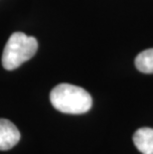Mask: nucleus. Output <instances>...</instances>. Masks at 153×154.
I'll return each instance as SVG.
<instances>
[{"label":"nucleus","instance_id":"obj_1","mask_svg":"<svg viewBox=\"0 0 153 154\" xmlns=\"http://www.w3.org/2000/svg\"><path fill=\"white\" fill-rule=\"evenodd\" d=\"M51 103L63 113L82 114L87 112L93 106L90 94L83 88L71 84H60L50 93Z\"/></svg>","mask_w":153,"mask_h":154},{"label":"nucleus","instance_id":"obj_2","mask_svg":"<svg viewBox=\"0 0 153 154\" xmlns=\"http://www.w3.org/2000/svg\"><path fill=\"white\" fill-rule=\"evenodd\" d=\"M38 50L36 38L27 36L22 32H15L6 43L3 50L1 62L5 70H15L34 57Z\"/></svg>","mask_w":153,"mask_h":154},{"label":"nucleus","instance_id":"obj_3","mask_svg":"<svg viewBox=\"0 0 153 154\" xmlns=\"http://www.w3.org/2000/svg\"><path fill=\"white\" fill-rule=\"evenodd\" d=\"M20 132L10 120L0 119V150L6 151L13 148L20 140Z\"/></svg>","mask_w":153,"mask_h":154},{"label":"nucleus","instance_id":"obj_4","mask_svg":"<svg viewBox=\"0 0 153 154\" xmlns=\"http://www.w3.org/2000/svg\"><path fill=\"white\" fill-rule=\"evenodd\" d=\"M135 147L142 154H153V128L141 127L133 134Z\"/></svg>","mask_w":153,"mask_h":154},{"label":"nucleus","instance_id":"obj_5","mask_svg":"<svg viewBox=\"0 0 153 154\" xmlns=\"http://www.w3.org/2000/svg\"><path fill=\"white\" fill-rule=\"evenodd\" d=\"M135 67L141 73L153 74V48L144 50L135 58Z\"/></svg>","mask_w":153,"mask_h":154}]
</instances>
